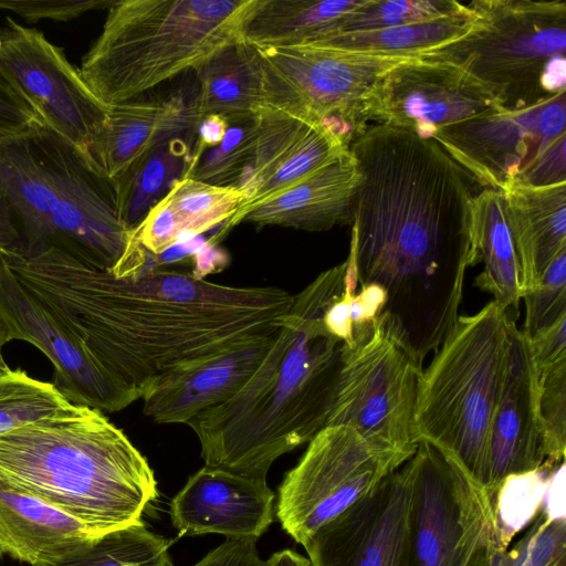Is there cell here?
<instances>
[{"label":"cell","mask_w":566,"mask_h":566,"mask_svg":"<svg viewBox=\"0 0 566 566\" xmlns=\"http://www.w3.org/2000/svg\"><path fill=\"white\" fill-rule=\"evenodd\" d=\"M2 254L24 287L137 399L171 374L275 334L294 300L277 286H232L171 269L118 277L56 249Z\"/></svg>","instance_id":"6da1fadb"},{"label":"cell","mask_w":566,"mask_h":566,"mask_svg":"<svg viewBox=\"0 0 566 566\" xmlns=\"http://www.w3.org/2000/svg\"><path fill=\"white\" fill-rule=\"evenodd\" d=\"M360 182L350 248L358 284L387 294L384 313L417 346L452 331L471 266V209L483 187L433 138L385 123L349 146Z\"/></svg>","instance_id":"7a4b0ae2"},{"label":"cell","mask_w":566,"mask_h":566,"mask_svg":"<svg viewBox=\"0 0 566 566\" xmlns=\"http://www.w3.org/2000/svg\"><path fill=\"white\" fill-rule=\"evenodd\" d=\"M346 259L319 273L294 300L265 357L229 400L187 424L205 465L266 481L273 462L326 427L345 344L324 324L347 287Z\"/></svg>","instance_id":"3957f363"},{"label":"cell","mask_w":566,"mask_h":566,"mask_svg":"<svg viewBox=\"0 0 566 566\" xmlns=\"http://www.w3.org/2000/svg\"><path fill=\"white\" fill-rule=\"evenodd\" d=\"M134 235L120 220L114 181L43 123L0 137L2 252L60 250L111 272Z\"/></svg>","instance_id":"277c9868"},{"label":"cell","mask_w":566,"mask_h":566,"mask_svg":"<svg viewBox=\"0 0 566 566\" xmlns=\"http://www.w3.org/2000/svg\"><path fill=\"white\" fill-rule=\"evenodd\" d=\"M0 478L104 534L157 497L147 459L104 412L73 411L0 433Z\"/></svg>","instance_id":"5b68a950"},{"label":"cell","mask_w":566,"mask_h":566,"mask_svg":"<svg viewBox=\"0 0 566 566\" xmlns=\"http://www.w3.org/2000/svg\"><path fill=\"white\" fill-rule=\"evenodd\" d=\"M256 0H116L78 70L106 107L142 94L243 39Z\"/></svg>","instance_id":"8992f818"},{"label":"cell","mask_w":566,"mask_h":566,"mask_svg":"<svg viewBox=\"0 0 566 566\" xmlns=\"http://www.w3.org/2000/svg\"><path fill=\"white\" fill-rule=\"evenodd\" d=\"M511 322L493 300L473 315L459 316L418 385L419 442L434 446L485 488Z\"/></svg>","instance_id":"52a82bcc"},{"label":"cell","mask_w":566,"mask_h":566,"mask_svg":"<svg viewBox=\"0 0 566 566\" xmlns=\"http://www.w3.org/2000/svg\"><path fill=\"white\" fill-rule=\"evenodd\" d=\"M471 30L423 55L457 64L485 84L507 113L566 91V2L474 0Z\"/></svg>","instance_id":"ba28073f"},{"label":"cell","mask_w":566,"mask_h":566,"mask_svg":"<svg viewBox=\"0 0 566 566\" xmlns=\"http://www.w3.org/2000/svg\"><path fill=\"white\" fill-rule=\"evenodd\" d=\"M412 461L411 566H492L509 548L496 517V493L426 441Z\"/></svg>","instance_id":"9c48e42d"},{"label":"cell","mask_w":566,"mask_h":566,"mask_svg":"<svg viewBox=\"0 0 566 566\" xmlns=\"http://www.w3.org/2000/svg\"><path fill=\"white\" fill-rule=\"evenodd\" d=\"M256 49L266 107L319 125L347 148L368 127L369 102L381 76L422 57L366 55L316 44Z\"/></svg>","instance_id":"30bf717a"},{"label":"cell","mask_w":566,"mask_h":566,"mask_svg":"<svg viewBox=\"0 0 566 566\" xmlns=\"http://www.w3.org/2000/svg\"><path fill=\"white\" fill-rule=\"evenodd\" d=\"M422 370L401 332L381 313L369 338L345 346L326 427L346 426L373 447L410 459L419 444L415 415Z\"/></svg>","instance_id":"8fae6325"},{"label":"cell","mask_w":566,"mask_h":566,"mask_svg":"<svg viewBox=\"0 0 566 566\" xmlns=\"http://www.w3.org/2000/svg\"><path fill=\"white\" fill-rule=\"evenodd\" d=\"M406 461L373 447L352 428L325 427L277 488L276 517L282 528L303 544L368 496Z\"/></svg>","instance_id":"7c38bea8"},{"label":"cell","mask_w":566,"mask_h":566,"mask_svg":"<svg viewBox=\"0 0 566 566\" xmlns=\"http://www.w3.org/2000/svg\"><path fill=\"white\" fill-rule=\"evenodd\" d=\"M0 75L44 125L90 159L107 107L90 91L63 49L42 32L7 18L0 25Z\"/></svg>","instance_id":"4fadbf2b"},{"label":"cell","mask_w":566,"mask_h":566,"mask_svg":"<svg viewBox=\"0 0 566 566\" xmlns=\"http://www.w3.org/2000/svg\"><path fill=\"white\" fill-rule=\"evenodd\" d=\"M566 136V95L534 108L483 115L433 135L483 187L503 190L523 184L546 150Z\"/></svg>","instance_id":"5bb4252c"},{"label":"cell","mask_w":566,"mask_h":566,"mask_svg":"<svg viewBox=\"0 0 566 566\" xmlns=\"http://www.w3.org/2000/svg\"><path fill=\"white\" fill-rule=\"evenodd\" d=\"M505 113L494 93L461 66L426 56L399 64L379 80L369 120L433 135L468 119Z\"/></svg>","instance_id":"9a60e30c"},{"label":"cell","mask_w":566,"mask_h":566,"mask_svg":"<svg viewBox=\"0 0 566 566\" xmlns=\"http://www.w3.org/2000/svg\"><path fill=\"white\" fill-rule=\"evenodd\" d=\"M0 315L10 342H28L48 357L54 368L52 384L71 403L116 412L138 400L98 364L59 317L24 287L1 252Z\"/></svg>","instance_id":"2e32d148"},{"label":"cell","mask_w":566,"mask_h":566,"mask_svg":"<svg viewBox=\"0 0 566 566\" xmlns=\"http://www.w3.org/2000/svg\"><path fill=\"white\" fill-rule=\"evenodd\" d=\"M412 457L302 545L311 566H411Z\"/></svg>","instance_id":"e0dca14e"},{"label":"cell","mask_w":566,"mask_h":566,"mask_svg":"<svg viewBox=\"0 0 566 566\" xmlns=\"http://www.w3.org/2000/svg\"><path fill=\"white\" fill-rule=\"evenodd\" d=\"M346 149L349 148L319 125L281 109H262L252 160L235 185L247 193V200L211 242L216 244L240 224L251 209L305 179Z\"/></svg>","instance_id":"ac0fdd59"},{"label":"cell","mask_w":566,"mask_h":566,"mask_svg":"<svg viewBox=\"0 0 566 566\" xmlns=\"http://www.w3.org/2000/svg\"><path fill=\"white\" fill-rule=\"evenodd\" d=\"M538 398L531 340L511 322L503 386L491 427L489 491L497 493L507 478L544 468Z\"/></svg>","instance_id":"d6986e66"},{"label":"cell","mask_w":566,"mask_h":566,"mask_svg":"<svg viewBox=\"0 0 566 566\" xmlns=\"http://www.w3.org/2000/svg\"><path fill=\"white\" fill-rule=\"evenodd\" d=\"M273 502L266 481L205 465L172 499L170 517L178 536L258 539L273 521Z\"/></svg>","instance_id":"ffe728a7"},{"label":"cell","mask_w":566,"mask_h":566,"mask_svg":"<svg viewBox=\"0 0 566 566\" xmlns=\"http://www.w3.org/2000/svg\"><path fill=\"white\" fill-rule=\"evenodd\" d=\"M198 123L195 96L181 91L109 106L90 160L115 180L157 146L177 137L193 138Z\"/></svg>","instance_id":"44dd1931"},{"label":"cell","mask_w":566,"mask_h":566,"mask_svg":"<svg viewBox=\"0 0 566 566\" xmlns=\"http://www.w3.org/2000/svg\"><path fill=\"white\" fill-rule=\"evenodd\" d=\"M279 331L167 376L142 399L144 415L160 424H187L206 409L229 400L259 367Z\"/></svg>","instance_id":"7402d4cb"},{"label":"cell","mask_w":566,"mask_h":566,"mask_svg":"<svg viewBox=\"0 0 566 566\" xmlns=\"http://www.w3.org/2000/svg\"><path fill=\"white\" fill-rule=\"evenodd\" d=\"M360 174L349 149L318 170L247 212L240 223L310 232L353 224Z\"/></svg>","instance_id":"603a6c76"},{"label":"cell","mask_w":566,"mask_h":566,"mask_svg":"<svg viewBox=\"0 0 566 566\" xmlns=\"http://www.w3.org/2000/svg\"><path fill=\"white\" fill-rule=\"evenodd\" d=\"M102 534L0 478V553L32 566L57 560Z\"/></svg>","instance_id":"cb8c5ba5"},{"label":"cell","mask_w":566,"mask_h":566,"mask_svg":"<svg viewBox=\"0 0 566 566\" xmlns=\"http://www.w3.org/2000/svg\"><path fill=\"white\" fill-rule=\"evenodd\" d=\"M514 241L522 297L535 290L554 259L566 249V182L501 190Z\"/></svg>","instance_id":"d4e9b609"},{"label":"cell","mask_w":566,"mask_h":566,"mask_svg":"<svg viewBox=\"0 0 566 566\" xmlns=\"http://www.w3.org/2000/svg\"><path fill=\"white\" fill-rule=\"evenodd\" d=\"M199 119L220 115L228 123L258 116L266 107L265 76L258 49L244 40L227 45L196 71Z\"/></svg>","instance_id":"484cf974"},{"label":"cell","mask_w":566,"mask_h":566,"mask_svg":"<svg viewBox=\"0 0 566 566\" xmlns=\"http://www.w3.org/2000/svg\"><path fill=\"white\" fill-rule=\"evenodd\" d=\"M471 266L483 262L474 284L490 293L512 322L520 314L521 272L501 191L482 188L471 209Z\"/></svg>","instance_id":"4316f807"},{"label":"cell","mask_w":566,"mask_h":566,"mask_svg":"<svg viewBox=\"0 0 566 566\" xmlns=\"http://www.w3.org/2000/svg\"><path fill=\"white\" fill-rule=\"evenodd\" d=\"M366 0H256L243 39L256 48L314 44L342 30Z\"/></svg>","instance_id":"83f0119b"},{"label":"cell","mask_w":566,"mask_h":566,"mask_svg":"<svg viewBox=\"0 0 566 566\" xmlns=\"http://www.w3.org/2000/svg\"><path fill=\"white\" fill-rule=\"evenodd\" d=\"M193 138H172L135 161L114 181L122 222L135 230L149 210L186 176Z\"/></svg>","instance_id":"f1b7e54d"},{"label":"cell","mask_w":566,"mask_h":566,"mask_svg":"<svg viewBox=\"0 0 566 566\" xmlns=\"http://www.w3.org/2000/svg\"><path fill=\"white\" fill-rule=\"evenodd\" d=\"M473 14L463 13L426 22L336 34L316 45L357 54L381 56H423L465 35Z\"/></svg>","instance_id":"f546056e"},{"label":"cell","mask_w":566,"mask_h":566,"mask_svg":"<svg viewBox=\"0 0 566 566\" xmlns=\"http://www.w3.org/2000/svg\"><path fill=\"white\" fill-rule=\"evenodd\" d=\"M169 545L139 521L106 532L66 556L38 566H174Z\"/></svg>","instance_id":"4dcf8cb0"},{"label":"cell","mask_w":566,"mask_h":566,"mask_svg":"<svg viewBox=\"0 0 566 566\" xmlns=\"http://www.w3.org/2000/svg\"><path fill=\"white\" fill-rule=\"evenodd\" d=\"M182 239H192L231 219L247 200L235 186H214L184 176L163 198Z\"/></svg>","instance_id":"1f68e13d"},{"label":"cell","mask_w":566,"mask_h":566,"mask_svg":"<svg viewBox=\"0 0 566 566\" xmlns=\"http://www.w3.org/2000/svg\"><path fill=\"white\" fill-rule=\"evenodd\" d=\"M75 407L51 382L19 369L0 375V433L66 415Z\"/></svg>","instance_id":"d6a6232c"},{"label":"cell","mask_w":566,"mask_h":566,"mask_svg":"<svg viewBox=\"0 0 566 566\" xmlns=\"http://www.w3.org/2000/svg\"><path fill=\"white\" fill-rule=\"evenodd\" d=\"M220 144L190 161L186 176L214 186H235L252 160L259 115L228 123Z\"/></svg>","instance_id":"836d02e7"},{"label":"cell","mask_w":566,"mask_h":566,"mask_svg":"<svg viewBox=\"0 0 566 566\" xmlns=\"http://www.w3.org/2000/svg\"><path fill=\"white\" fill-rule=\"evenodd\" d=\"M465 10L467 4L455 0H366L347 17L339 33L426 22Z\"/></svg>","instance_id":"e575fe53"},{"label":"cell","mask_w":566,"mask_h":566,"mask_svg":"<svg viewBox=\"0 0 566 566\" xmlns=\"http://www.w3.org/2000/svg\"><path fill=\"white\" fill-rule=\"evenodd\" d=\"M544 468L556 470L566 449V358L537 367Z\"/></svg>","instance_id":"d590c367"},{"label":"cell","mask_w":566,"mask_h":566,"mask_svg":"<svg viewBox=\"0 0 566 566\" xmlns=\"http://www.w3.org/2000/svg\"><path fill=\"white\" fill-rule=\"evenodd\" d=\"M492 566H566V516H551L541 509L524 535Z\"/></svg>","instance_id":"8d00e7d4"},{"label":"cell","mask_w":566,"mask_h":566,"mask_svg":"<svg viewBox=\"0 0 566 566\" xmlns=\"http://www.w3.org/2000/svg\"><path fill=\"white\" fill-rule=\"evenodd\" d=\"M522 298L525 321L521 331L528 338L566 316V249L547 268L539 285Z\"/></svg>","instance_id":"74e56055"},{"label":"cell","mask_w":566,"mask_h":566,"mask_svg":"<svg viewBox=\"0 0 566 566\" xmlns=\"http://www.w3.org/2000/svg\"><path fill=\"white\" fill-rule=\"evenodd\" d=\"M116 0H1L0 9L30 22L43 19L67 21L91 10L109 9Z\"/></svg>","instance_id":"f35d334b"},{"label":"cell","mask_w":566,"mask_h":566,"mask_svg":"<svg viewBox=\"0 0 566 566\" xmlns=\"http://www.w3.org/2000/svg\"><path fill=\"white\" fill-rule=\"evenodd\" d=\"M192 566H266V560L259 556L256 539L227 537L224 543Z\"/></svg>","instance_id":"ab89813d"},{"label":"cell","mask_w":566,"mask_h":566,"mask_svg":"<svg viewBox=\"0 0 566 566\" xmlns=\"http://www.w3.org/2000/svg\"><path fill=\"white\" fill-rule=\"evenodd\" d=\"M530 340L536 367L566 358V316Z\"/></svg>","instance_id":"60d3db41"},{"label":"cell","mask_w":566,"mask_h":566,"mask_svg":"<svg viewBox=\"0 0 566 566\" xmlns=\"http://www.w3.org/2000/svg\"><path fill=\"white\" fill-rule=\"evenodd\" d=\"M228 122L220 115H207L199 119L196 140L192 145L191 159L199 157L206 149L217 146L223 139Z\"/></svg>","instance_id":"b9f144b4"},{"label":"cell","mask_w":566,"mask_h":566,"mask_svg":"<svg viewBox=\"0 0 566 566\" xmlns=\"http://www.w3.org/2000/svg\"><path fill=\"white\" fill-rule=\"evenodd\" d=\"M266 566H311L310 559L292 549H283L274 553Z\"/></svg>","instance_id":"7bdbcfd3"},{"label":"cell","mask_w":566,"mask_h":566,"mask_svg":"<svg viewBox=\"0 0 566 566\" xmlns=\"http://www.w3.org/2000/svg\"><path fill=\"white\" fill-rule=\"evenodd\" d=\"M9 342L10 340H9L8 329L4 324V321L2 319V317L0 315V375H3L11 370L9 368V366L7 365V363L4 361L3 354H2V347L4 346V344H7Z\"/></svg>","instance_id":"ee69618b"},{"label":"cell","mask_w":566,"mask_h":566,"mask_svg":"<svg viewBox=\"0 0 566 566\" xmlns=\"http://www.w3.org/2000/svg\"><path fill=\"white\" fill-rule=\"evenodd\" d=\"M0 252H2V244H1V240H0Z\"/></svg>","instance_id":"f6af8a7d"}]
</instances>
